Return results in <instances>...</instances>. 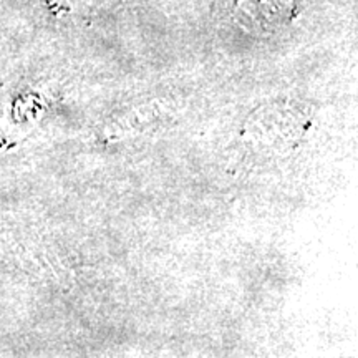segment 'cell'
Returning a JSON list of instances; mask_svg holds the SVG:
<instances>
[{"instance_id": "6da1fadb", "label": "cell", "mask_w": 358, "mask_h": 358, "mask_svg": "<svg viewBox=\"0 0 358 358\" xmlns=\"http://www.w3.org/2000/svg\"><path fill=\"white\" fill-rule=\"evenodd\" d=\"M295 17V0H237V24L256 35H267L289 25Z\"/></svg>"}]
</instances>
